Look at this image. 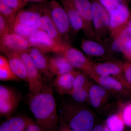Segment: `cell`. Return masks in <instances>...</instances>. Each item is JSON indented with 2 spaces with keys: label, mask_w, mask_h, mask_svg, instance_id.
<instances>
[{
  "label": "cell",
  "mask_w": 131,
  "mask_h": 131,
  "mask_svg": "<svg viewBox=\"0 0 131 131\" xmlns=\"http://www.w3.org/2000/svg\"><path fill=\"white\" fill-rule=\"evenodd\" d=\"M28 105L37 124L43 131H56L58 117L56 100L51 88L45 86L41 90L30 93Z\"/></svg>",
  "instance_id": "6da1fadb"
},
{
  "label": "cell",
  "mask_w": 131,
  "mask_h": 131,
  "mask_svg": "<svg viewBox=\"0 0 131 131\" xmlns=\"http://www.w3.org/2000/svg\"><path fill=\"white\" fill-rule=\"evenodd\" d=\"M62 121L73 131H92L95 118L92 111L81 103H66L61 108Z\"/></svg>",
  "instance_id": "7a4b0ae2"
},
{
  "label": "cell",
  "mask_w": 131,
  "mask_h": 131,
  "mask_svg": "<svg viewBox=\"0 0 131 131\" xmlns=\"http://www.w3.org/2000/svg\"><path fill=\"white\" fill-rule=\"evenodd\" d=\"M108 14L109 31L113 39L127 27L131 20V13L126 3L122 2Z\"/></svg>",
  "instance_id": "3957f363"
},
{
  "label": "cell",
  "mask_w": 131,
  "mask_h": 131,
  "mask_svg": "<svg viewBox=\"0 0 131 131\" xmlns=\"http://www.w3.org/2000/svg\"><path fill=\"white\" fill-rule=\"evenodd\" d=\"M48 3L51 16L58 31L63 41L68 42L71 27L67 12L61 3L56 0H51Z\"/></svg>",
  "instance_id": "277c9868"
},
{
  "label": "cell",
  "mask_w": 131,
  "mask_h": 131,
  "mask_svg": "<svg viewBox=\"0 0 131 131\" xmlns=\"http://www.w3.org/2000/svg\"><path fill=\"white\" fill-rule=\"evenodd\" d=\"M60 54L64 56L74 68L80 70L88 76L92 73L93 62L82 51L71 46L68 42L64 43Z\"/></svg>",
  "instance_id": "5b68a950"
},
{
  "label": "cell",
  "mask_w": 131,
  "mask_h": 131,
  "mask_svg": "<svg viewBox=\"0 0 131 131\" xmlns=\"http://www.w3.org/2000/svg\"><path fill=\"white\" fill-rule=\"evenodd\" d=\"M31 47L28 39L14 32L0 38L1 51L6 56L11 53L28 52Z\"/></svg>",
  "instance_id": "8992f818"
},
{
  "label": "cell",
  "mask_w": 131,
  "mask_h": 131,
  "mask_svg": "<svg viewBox=\"0 0 131 131\" xmlns=\"http://www.w3.org/2000/svg\"><path fill=\"white\" fill-rule=\"evenodd\" d=\"M91 5L93 23L96 39L101 42V38L109 31V14L98 0H92Z\"/></svg>",
  "instance_id": "52a82bcc"
},
{
  "label": "cell",
  "mask_w": 131,
  "mask_h": 131,
  "mask_svg": "<svg viewBox=\"0 0 131 131\" xmlns=\"http://www.w3.org/2000/svg\"><path fill=\"white\" fill-rule=\"evenodd\" d=\"M20 58L26 68L27 81L30 93L41 90L45 85L43 82L41 73L36 67L28 52L20 54Z\"/></svg>",
  "instance_id": "ba28073f"
},
{
  "label": "cell",
  "mask_w": 131,
  "mask_h": 131,
  "mask_svg": "<svg viewBox=\"0 0 131 131\" xmlns=\"http://www.w3.org/2000/svg\"><path fill=\"white\" fill-rule=\"evenodd\" d=\"M28 40L32 47L37 48L44 54L54 52L60 54L62 46L58 44L43 30L39 29Z\"/></svg>",
  "instance_id": "9c48e42d"
},
{
  "label": "cell",
  "mask_w": 131,
  "mask_h": 131,
  "mask_svg": "<svg viewBox=\"0 0 131 131\" xmlns=\"http://www.w3.org/2000/svg\"><path fill=\"white\" fill-rule=\"evenodd\" d=\"M123 62H107L100 63L93 62L92 65V74L100 76H110L119 80L125 86H127L123 73Z\"/></svg>",
  "instance_id": "30bf717a"
},
{
  "label": "cell",
  "mask_w": 131,
  "mask_h": 131,
  "mask_svg": "<svg viewBox=\"0 0 131 131\" xmlns=\"http://www.w3.org/2000/svg\"><path fill=\"white\" fill-rule=\"evenodd\" d=\"M90 78L112 93L118 97L131 98V92L119 80L110 76H100L92 74Z\"/></svg>",
  "instance_id": "8fae6325"
},
{
  "label": "cell",
  "mask_w": 131,
  "mask_h": 131,
  "mask_svg": "<svg viewBox=\"0 0 131 131\" xmlns=\"http://www.w3.org/2000/svg\"><path fill=\"white\" fill-rule=\"evenodd\" d=\"M73 1L82 21V30L85 35L91 39H96L93 23L91 2L89 0Z\"/></svg>",
  "instance_id": "7c38bea8"
},
{
  "label": "cell",
  "mask_w": 131,
  "mask_h": 131,
  "mask_svg": "<svg viewBox=\"0 0 131 131\" xmlns=\"http://www.w3.org/2000/svg\"><path fill=\"white\" fill-rule=\"evenodd\" d=\"M36 25L38 28L47 33L54 41L62 46L64 41L61 37L52 19L48 3L44 4L43 14L37 21Z\"/></svg>",
  "instance_id": "4fadbf2b"
},
{
  "label": "cell",
  "mask_w": 131,
  "mask_h": 131,
  "mask_svg": "<svg viewBox=\"0 0 131 131\" xmlns=\"http://www.w3.org/2000/svg\"><path fill=\"white\" fill-rule=\"evenodd\" d=\"M88 77L86 74L79 71L75 79L73 89L68 94L78 103H83L88 100L91 83Z\"/></svg>",
  "instance_id": "5bb4252c"
},
{
  "label": "cell",
  "mask_w": 131,
  "mask_h": 131,
  "mask_svg": "<svg viewBox=\"0 0 131 131\" xmlns=\"http://www.w3.org/2000/svg\"><path fill=\"white\" fill-rule=\"evenodd\" d=\"M44 4H34L28 8L21 9L18 12L15 22L33 26L36 25L39 19L43 15Z\"/></svg>",
  "instance_id": "9a60e30c"
},
{
  "label": "cell",
  "mask_w": 131,
  "mask_h": 131,
  "mask_svg": "<svg viewBox=\"0 0 131 131\" xmlns=\"http://www.w3.org/2000/svg\"><path fill=\"white\" fill-rule=\"evenodd\" d=\"M58 54L49 59V71L51 76H57L75 70V68L64 56Z\"/></svg>",
  "instance_id": "2e32d148"
},
{
  "label": "cell",
  "mask_w": 131,
  "mask_h": 131,
  "mask_svg": "<svg viewBox=\"0 0 131 131\" xmlns=\"http://www.w3.org/2000/svg\"><path fill=\"white\" fill-rule=\"evenodd\" d=\"M79 72L74 70L56 77L53 85L59 94L61 95L69 94L73 89L75 79Z\"/></svg>",
  "instance_id": "e0dca14e"
},
{
  "label": "cell",
  "mask_w": 131,
  "mask_h": 131,
  "mask_svg": "<svg viewBox=\"0 0 131 131\" xmlns=\"http://www.w3.org/2000/svg\"><path fill=\"white\" fill-rule=\"evenodd\" d=\"M109 92L98 84L90 83L88 101L91 106L96 109L101 107L106 103Z\"/></svg>",
  "instance_id": "ac0fdd59"
},
{
  "label": "cell",
  "mask_w": 131,
  "mask_h": 131,
  "mask_svg": "<svg viewBox=\"0 0 131 131\" xmlns=\"http://www.w3.org/2000/svg\"><path fill=\"white\" fill-rule=\"evenodd\" d=\"M69 17L71 29L77 33L83 29V24L79 13L75 7L73 0H60Z\"/></svg>",
  "instance_id": "d6986e66"
},
{
  "label": "cell",
  "mask_w": 131,
  "mask_h": 131,
  "mask_svg": "<svg viewBox=\"0 0 131 131\" xmlns=\"http://www.w3.org/2000/svg\"><path fill=\"white\" fill-rule=\"evenodd\" d=\"M33 123L32 120L27 117H14L1 125L0 131H25L29 125Z\"/></svg>",
  "instance_id": "ffe728a7"
},
{
  "label": "cell",
  "mask_w": 131,
  "mask_h": 131,
  "mask_svg": "<svg viewBox=\"0 0 131 131\" xmlns=\"http://www.w3.org/2000/svg\"><path fill=\"white\" fill-rule=\"evenodd\" d=\"M9 67L14 73L20 79L27 81V73L26 68L20 56L16 53L7 55Z\"/></svg>",
  "instance_id": "44dd1931"
},
{
  "label": "cell",
  "mask_w": 131,
  "mask_h": 131,
  "mask_svg": "<svg viewBox=\"0 0 131 131\" xmlns=\"http://www.w3.org/2000/svg\"><path fill=\"white\" fill-rule=\"evenodd\" d=\"M33 61L41 74L51 76L49 71V59L45 54L35 47H32L28 51Z\"/></svg>",
  "instance_id": "7402d4cb"
},
{
  "label": "cell",
  "mask_w": 131,
  "mask_h": 131,
  "mask_svg": "<svg viewBox=\"0 0 131 131\" xmlns=\"http://www.w3.org/2000/svg\"><path fill=\"white\" fill-rule=\"evenodd\" d=\"M81 47L86 55L90 56H103L106 53L105 48L100 43L90 39H83Z\"/></svg>",
  "instance_id": "603a6c76"
},
{
  "label": "cell",
  "mask_w": 131,
  "mask_h": 131,
  "mask_svg": "<svg viewBox=\"0 0 131 131\" xmlns=\"http://www.w3.org/2000/svg\"><path fill=\"white\" fill-rule=\"evenodd\" d=\"M113 39L112 50L118 53L122 52L127 42L131 40V28L127 26Z\"/></svg>",
  "instance_id": "cb8c5ba5"
},
{
  "label": "cell",
  "mask_w": 131,
  "mask_h": 131,
  "mask_svg": "<svg viewBox=\"0 0 131 131\" xmlns=\"http://www.w3.org/2000/svg\"><path fill=\"white\" fill-rule=\"evenodd\" d=\"M106 126L110 131H124L125 124L121 112L109 116L107 119Z\"/></svg>",
  "instance_id": "d4e9b609"
},
{
  "label": "cell",
  "mask_w": 131,
  "mask_h": 131,
  "mask_svg": "<svg viewBox=\"0 0 131 131\" xmlns=\"http://www.w3.org/2000/svg\"><path fill=\"white\" fill-rule=\"evenodd\" d=\"M39 29L36 25H27L15 22L12 28L13 32L17 34L28 39V38Z\"/></svg>",
  "instance_id": "484cf974"
},
{
  "label": "cell",
  "mask_w": 131,
  "mask_h": 131,
  "mask_svg": "<svg viewBox=\"0 0 131 131\" xmlns=\"http://www.w3.org/2000/svg\"><path fill=\"white\" fill-rule=\"evenodd\" d=\"M19 96L9 100L0 101V113L4 116L12 114L15 110L19 102Z\"/></svg>",
  "instance_id": "4316f807"
},
{
  "label": "cell",
  "mask_w": 131,
  "mask_h": 131,
  "mask_svg": "<svg viewBox=\"0 0 131 131\" xmlns=\"http://www.w3.org/2000/svg\"><path fill=\"white\" fill-rule=\"evenodd\" d=\"M18 12L0 1V15L8 22L12 29Z\"/></svg>",
  "instance_id": "83f0119b"
},
{
  "label": "cell",
  "mask_w": 131,
  "mask_h": 131,
  "mask_svg": "<svg viewBox=\"0 0 131 131\" xmlns=\"http://www.w3.org/2000/svg\"><path fill=\"white\" fill-rule=\"evenodd\" d=\"M119 111L122 114L125 125L131 128V98L121 104Z\"/></svg>",
  "instance_id": "f1b7e54d"
},
{
  "label": "cell",
  "mask_w": 131,
  "mask_h": 131,
  "mask_svg": "<svg viewBox=\"0 0 131 131\" xmlns=\"http://www.w3.org/2000/svg\"><path fill=\"white\" fill-rule=\"evenodd\" d=\"M19 96L16 91L6 86H0V101L9 100Z\"/></svg>",
  "instance_id": "f546056e"
},
{
  "label": "cell",
  "mask_w": 131,
  "mask_h": 131,
  "mask_svg": "<svg viewBox=\"0 0 131 131\" xmlns=\"http://www.w3.org/2000/svg\"><path fill=\"white\" fill-rule=\"evenodd\" d=\"M17 76L12 71L10 67L0 68V80L6 81H17L19 80Z\"/></svg>",
  "instance_id": "4dcf8cb0"
},
{
  "label": "cell",
  "mask_w": 131,
  "mask_h": 131,
  "mask_svg": "<svg viewBox=\"0 0 131 131\" xmlns=\"http://www.w3.org/2000/svg\"><path fill=\"white\" fill-rule=\"evenodd\" d=\"M0 1L18 12L22 9L28 3L25 0H0Z\"/></svg>",
  "instance_id": "1f68e13d"
},
{
  "label": "cell",
  "mask_w": 131,
  "mask_h": 131,
  "mask_svg": "<svg viewBox=\"0 0 131 131\" xmlns=\"http://www.w3.org/2000/svg\"><path fill=\"white\" fill-rule=\"evenodd\" d=\"M108 13L118 7L123 2L121 0H98Z\"/></svg>",
  "instance_id": "d6a6232c"
},
{
  "label": "cell",
  "mask_w": 131,
  "mask_h": 131,
  "mask_svg": "<svg viewBox=\"0 0 131 131\" xmlns=\"http://www.w3.org/2000/svg\"><path fill=\"white\" fill-rule=\"evenodd\" d=\"M13 32L12 27L6 19L0 15V38Z\"/></svg>",
  "instance_id": "836d02e7"
},
{
  "label": "cell",
  "mask_w": 131,
  "mask_h": 131,
  "mask_svg": "<svg viewBox=\"0 0 131 131\" xmlns=\"http://www.w3.org/2000/svg\"><path fill=\"white\" fill-rule=\"evenodd\" d=\"M122 65L124 77L131 88V63L127 61L123 62Z\"/></svg>",
  "instance_id": "e575fe53"
},
{
  "label": "cell",
  "mask_w": 131,
  "mask_h": 131,
  "mask_svg": "<svg viewBox=\"0 0 131 131\" xmlns=\"http://www.w3.org/2000/svg\"><path fill=\"white\" fill-rule=\"evenodd\" d=\"M121 53L127 62L131 63V40L127 42Z\"/></svg>",
  "instance_id": "d590c367"
},
{
  "label": "cell",
  "mask_w": 131,
  "mask_h": 131,
  "mask_svg": "<svg viewBox=\"0 0 131 131\" xmlns=\"http://www.w3.org/2000/svg\"><path fill=\"white\" fill-rule=\"evenodd\" d=\"M25 131H43L37 124L33 123L30 124L27 127Z\"/></svg>",
  "instance_id": "8d00e7d4"
},
{
  "label": "cell",
  "mask_w": 131,
  "mask_h": 131,
  "mask_svg": "<svg viewBox=\"0 0 131 131\" xmlns=\"http://www.w3.org/2000/svg\"><path fill=\"white\" fill-rule=\"evenodd\" d=\"M8 59H7L4 56H0V68H4L9 67Z\"/></svg>",
  "instance_id": "74e56055"
},
{
  "label": "cell",
  "mask_w": 131,
  "mask_h": 131,
  "mask_svg": "<svg viewBox=\"0 0 131 131\" xmlns=\"http://www.w3.org/2000/svg\"><path fill=\"white\" fill-rule=\"evenodd\" d=\"M59 131H73L68 124L63 121H61V124L59 126Z\"/></svg>",
  "instance_id": "f35d334b"
},
{
  "label": "cell",
  "mask_w": 131,
  "mask_h": 131,
  "mask_svg": "<svg viewBox=\"0 0 131 131\" xmlns=\"http://www.w3.org/2000/svg\"><path fill=\"white\" fill-rule=\"evenodd\" d=\"M104 127L101 125H97L95 127H94L92 131H103Z\"/></svg>",
  "instance_id": "ab89813d"
},
{
  "label": "cell",
  "mask_w": 131,
  "mask_h": 131,
  "mask_svg": "<svg viewBox=\"0 0 131 131\" xmlns=\"http://www.w3.org/2000/svg\"><path fill=\"white\" fill-rule=\"evenodd\" d=\"M27 2H35L43 3L46 1L47 0H25Z\"/></svg>",
  "instance_id": "60d3db41"
},
{
  "label": "cell",
  "mask_w": 131,
  "mask_h": 131,
  "mask_svg": "<svg viewBox=\"0 0 131 131\" xmlns=\"http://www.w3.org/2000/svg\"><path fill=\"white\" fill-rule=\"evenodd\" d=\"M103 131H110V130L108 129V128L106 126H105L104 127V129H103Z\"/></svg>",
  "instance_id": "b9f144b4"
},
{
  "label": "cell",
  "mask_w": 131,
  "mask_h": 131,
  "mask_svg": "<svg viewBox=\"0 0 131 131\" xmlns=\"http://www.w3.org/2000/svg\"><path fill=\"white\" fill-rule=\"evenodd\" d=\"M127 26L129 27H130L131 28V20L130 22H129V24H128V26Z\"/></svg>",
  "instance_id": "7bdbcfd3"
},
{
  "label": "cell",
  "mask_w": 131,
  "mask_h": 131,
  "mask_svg": "<svg viewBox=\"0 0 131 131\" xmlns=\"http://www.w3.org/2000/svg\"><path fill=\"white\" fill-rule=\"evenodd\" d=\"M121 1L123 2V3H126V0H121Z\"/></svg>",
  "instance_id": "ee69618b"
},
{
  "label": "cell",
  "mask_w": 131,
  "mask_h": 131,
  "mask_svg": "<svg viewBox=\"0 0 131 131\" xmlns=\"http://www.w3.org/2000/svg\"><path fill=\"white\" fill-rule=\"evenodd\" d=\"M130 131H131V130H130Z\"/></svg>",
  "instance_id": "f6af8a7d"
}]
</instances>
